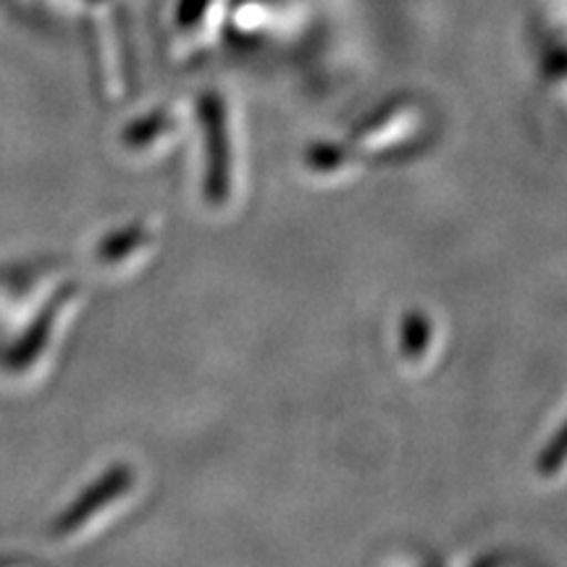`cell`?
I'll use <instances>...</instances> for the list:
<instances>
[{
	"label": "cell",
	"instance_id": "6da1fadb",
	"mask_svg": "<svg viewBox=\"0 0 567 567\" xmlns=\"http://www.w3.org/2000/svg\"><path fill=\"white\" fill-rule=\"evenodd\" d=\"M567 463V425L555 436V442L549 444V450H544V455L538 457V473L542 476H555Z\"/></svg>",
	"mask_w": 567,
	"mask_h": 567
}]
</instances>
